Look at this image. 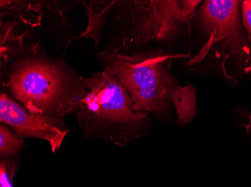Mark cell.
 <instances>
[{
	"label": "cell",
	"instance_id": "obj_1",
	"mask_svg": "<svg viewBox=\"0 0 251 187\" xmlns=\"http://www.w3.org/2000/svg\"><path fill=\"white\" fill-rule=\"evenodd\" d=\"M104 71L115 77L125 88L134 110L162 116L174 105L177 125L190 123L197 113V90L181 86L171 71L167 55H129L119 47L100 54Z\"/></svg>",
	"mask_w": 251,
	"mask_h": 187
},
{
	"label": "cell",
	"instance_id": "obj_2",
	"mask_svg": "<svg viewBox=\"0 0 251 187\" xmlns=\"http://www.w3.org/2000/svg\"><path fill=\"white\" fill-rule=\"evenodd\" d=\"M84 81L58 62L30 56L11 64L4 85L29 112L57 118L77 109Z\"/></svg>",
	"mask_w": 251,
	"mask_h": 187
},
{
	"label": "cell",
	"instance_id": "obj_3",
	"mask_svg": "<svg viewBox=\"0 0 251 187\" xmlns=\"http://www.w3.org/2000/svg\"><path fill=\"white\" fill-rule=\"evenodd\" d=\"M77 109L81 117L131 130L143 125L148 116L134 110L125 88L104 70L84 80V94Z\"/></svg>",
	"mask_w": 251,
	"mask_h": 187
},
{
	"label": "cell",
	"instance_id": "obj_4",
	"mask_svg": "<svg viewBox=\"0 0 251 187\" xmlns=\"http://www.w3.org/2000/svg\"><path fill=\"white\" fill-rule=\"evenodd\" d=\"M137 42L170 43L189 24L201 1H133Z\"/></svg>",
	"mask_w": 251,
	"mask_h": 187
},
{
	"label": "cell",
	"instance_id": "obj_5",
	"mask_svg": "<svg viewBox=\"0 0 251 187\" xmlns=\"http://www.w3.org/2000/svg\"><path fill=\"white\" fill-rule=\"evenodd\" d=\"M240 2L236 0H208L203 3L200 19L208 40L193 62L202 60L215 43L221 42L223 56L226 51L225 60L232 56L245 60L248 64L250 49L241 26Z\"/></svg>",
	"mask_w": 251,
	"mask_h": 187
},
{
	"label": "cell",
	"instance_id": "obj_6",
	"mask_svg": "<svg viewBox=\"0 0 251 187\" xmlns=\"http://www.w3.org/2000/svg\"><path fill=\"white\" fill-rule=\"evenodd\" d=\"M0 122L11 126L20 137L49 142L53 152L60 148L68 133L56 118L32 113L5 92L0 95Z\"/></svg>",
	"mask_w": 251,
	"mask_h": 187
},
{
	"label": "cell",
	"instance_id": "obj_7",
	"mask_svg": "<svg viewBox=\"0 0 251 187\" xmlns=\"http://www.w3.org/2000/svg\"><path fill=\"white\" fill-rule=\"evenodd\" d=\"M23 139L8 129L7 126H0V154L1 157L14 155L22 148Z\"/></svg>",
	"mask_w": 251,
	"mask_h": 187
},
{
	"label": "cell",
	"instance_id": "obj_8",
	"mask_svg": "<svg viewBox=\"0 0 251 187\" xmlns=\"http://www.w3.org/2000/svg\"><path fill=\"white\" fill-rule=\"evenodd\" d=\"M242 11L243 24L248 31V39L251 44V0L242 2Z\"/></svg>",
	"mask_w": 251,
	"mask_h": 187
},
{
	"label": "cell",
	"instance_id": "obj_9",
	"mask_svg": "<svg viewBox=\"0 0 251 187\" xmlns=\"http://www.w3.org/2000/svg\"><path fill=\"white\" fill-rule=\"evenodd\" d=\"M0 187H13L8 173V166L5 162L0 165Z\"/></svg>",
	"mask_w": 251,
	"mask_h": 187
},
{
	"label": "cell",
	"instance_id": "obj_10",
	"mask_svg": "<svg viewBox=\"0 0 251 187\" xmlns=\"http://www.w3.org/2000/svg\"><path fill=\"white\" fill-rule=\"evenodd\" d=\"M245 130L247 133H249L251 131V115L248 116V122L246 125H245Z\"/></svg>",
	"mask_w": 251,
	"mask_h": 187
},
{
	"label": "cell",
	"instance_id": "obj_11",
	"mask_svg": "<svg viewBox=\"0 0 251 187\" xmlns=\"http://www.w3.org/2000/svg\"><path fill=\"white\" fill-rule=\"evenodd\" d=\"M250 71H251V65H250Z\"/></svg>",
	"mask_w": 251,
	"mask_h": 187
}]
</instances>
